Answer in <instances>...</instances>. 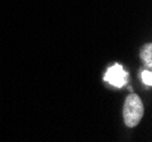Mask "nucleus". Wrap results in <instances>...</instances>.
I'll return each mask as SVG.
<instances>
[{
  "label": "nucleus",
  "mask_w": 152,
  "mask_h": 142,
  "mask_svg": "<svg viewBox=\"0 0 152 142\" xmlns=\"http://www.w3.org/2000/svg\"><path fill=\"white\" fill-rule=\"evenodd\" d=\"M143 116H144V105L141 98L135 93L128 94L123 107V118L125 125L129 129L136 127Z\"/></svg>",
  "instance_id": "1"
},
{
  "label": "nucleus",
  "mask_w": 152,
  "mask_h": 142,
  "mask_svg": "<svg viewBox=\"0 0 152 142\" xmlns=\"http://www.w3.org/2000/svg\"><path fill=\"white\" fill-rule=\"evenodd\" d=\"M141 78H142V82L148 85V86H151L152 85V73L151 71H143L141 74Z\"/></svg>",
  "instance_id": "4"
},
{
  "label": "nucleus",
  "mask_w": 152,
  "mask_h": 142,
  "mask_svg": "<svg viewBox=\"0 0 152 142\" xmlns=\"http://www.w3.org/2000/svg\"><path fill=\"white\" fill-rule=\"evenodd\" d=\"M151 53H152V45L151 43H146L145 45H143V48L141 49L140 52V56L143 60V63L151 68L152 67V58H151Z\"/></svg>",
  "instance_id": "3"
},
{
  "label": "nucleus",
  "mask_w": 152,
  "mask_h": 142,
  "mask_svg": "<svg viewBox=\"0 0 152 142\" xmlns=\"http://www.w3.org/2000/svg\"><path fill=\"white\" fill-rule=\"evenodd\" d=\"M103 80L116 88H123L128 82V73L123 66L119 64H115L109 67L103 76Z\"/></svg>",
  "instance_id": "2"
}]
</instances>
